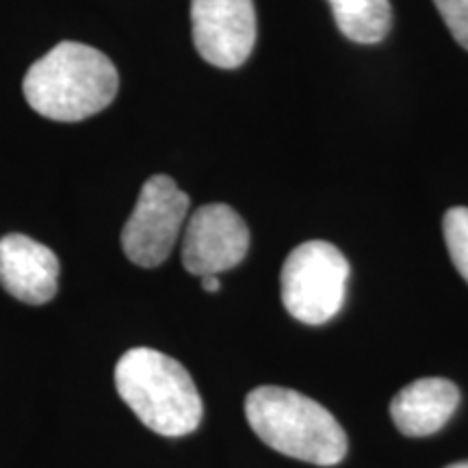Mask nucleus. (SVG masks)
<instances>
[{
  "instance_id": "1",
  "label": "nucleus",
  "mask_w": 468,
  "mask_h": 468,
  "mask_svg": "<svg viewBox=\"0 0 468 468\" xmlns=\"http://www.w3.org/2000/svg\"><path fill=\"white\" fill-rule=\"evenodd\" d=\"M120 76L107 55L79 42H61L28 68L27 102L55 122H80L113 102Z\"/></svg>"
},
{
  "instance_id": "2",
  "label": "nucleus",
  "mask_w": 468,
  "mask_h": 468,
  "mask_svg": "<svg viewBox=\"0 0 468 468\" xmlns=\"http://www.w3.org/2000/svg\"><path fill=\"white\" fill-rule=\"evenodd\" d=\"M254 434L273 452L317 466H335L347 455V434L330 410L280 386H261L245 399Z\"/></svg>"
},
{
  "instance_id": "3",
  "label": "nucleus",
  "mask_w": 468,
  "mask_h": 468,
  "mask_svg": "<svg viewBox=\"0 0 468 468\" xmlns=\"http://www.w3.org/2000/svg\"><path fill=\"white\" fill-rule=\"evenodd\" d=\"M115 388L137 419L156 434L186 436L202 423V397L189 371L161 351H126L115 365Z\"/></svg>"
},
{
  "instance_id": "4",
  "label": "nucleus",
  "mask_w": 468,
  "mask_h": 468,
  "mask_svg": "<svg viewBox=\"0 0 468 468\" xmlns=\"http://www.w3.org/2000/svg\"><path fill=\"white\" fill-rule=\"evenodd\" d=\"M349 262L336 245L306 241L284 261L280 289L282 303L292 319L321 325L335 319L347 292Z\"/></svg>"
},
{
  "instance_id": "5",
  "label": "nucleus",
  "mask_w": 468,
  "mask_h": 468,
  "mask_svg": "<svg viewBox=\"0 0 468 468\" xmlns=\"http://www.w3.org/2000/svg\"><path fill=\"white\" fill-rule=\"evenodd\" d=\"M189 207V196L169 176H152L122 230V248L128 261L145 269L165 262L178 241Z\"/></svg>"
},
{
  "instance_id": "6",
  "label": "nucleus",
  "mask_w": 468,
  "mask_h": 468,
  "mask_svg": "<svg viewBox=\"0 0 468 468\" xmlns=\"http://www.w3.org/2000/svg\"><path fill=\"white\" fill-rule=\"evenodd\" d=\"M193 44L204 61L234 69L256 44L254 0H191Z\"/></svg>"
},
{
  "instance_id": "7",
  "label": "nucleus",
  "mask_w": 468,
  "mask_h": 468,
  "mask_svg": "<svg viewBox=\"0 0 468 468\" xmlns=\"http://www.w3.org/2000/svg\"><path fill=\"white\" fill-rule=\"evenodd\" d=\"M250 248V230L228 204H207L186 221L183 265L193 276H219L237 267Z\"/></svg>"
},
{
  "instance_id": "8",
  "label": "nucleus",
  "mask_w": 468,
  "mask_h": 468,
  "mask_svg": "<svg viewBox=\"0 0 468 468\" xmlns=\"http://www.w3.org/2000/svg\"><path fill=\"white\" fill-rule=\"evenodd\" d=\"M58 259L27 234L0 239V284L16 300L42 306L57 295Z\"/></svg>"
},
{
  "instance_id": "9",
  "label": "nucleus",
  "mask_w": 468,
  "mask_h": 468,
  "mask_svg": "<svg viewBox=\"0 0 468 468\" xmlns=\"http://www.w3.org/2000/svg\"><path fill=\"white\" fill-rule=\"evenodd\" d=\"M460 403L458 386L444 378H420L393 397L390 417L406 436L436 434L453 417Z\"/></svg>"
},
{
  "instance_id": "10",
  "label": "nucleus",
  "mask_w": 468,
  "mask_h": 468,
  "mask_svg": "<svg viewBox=\"0 0 468 468\" xmlns=\"http://www.w3.org/2000/svg\"><path fill=\"white\" fill-rule=\"evenodd\" d=\"M345 37L356 44H378L393 25L388 0H327Z\"/></svg>"
},
{
  "instance_id": "11",
  "label": "nucleus",
  "mask_w": 468,
  "mask_h": 468,
  "mask_svg": "<svg viewBox=\"0 0 468 468\" xmlns=\"http://www.w3.org/2000/svg\"><path fill=\"white\" fill-rule=\"evenodd\" d=\"M442 232L452 262L460 271V276L468 282V208H449L442 219Z\"/></svg>"
},
{
  "instance_id": "12",
  "label": "nucleus",
  "mask_w": 468,
  "mask_h": 468,
  "mask_svg": "<svg viewBox=\"0 0 468 468\" xmlns=\"http://www.w3.org/2000/svg\"><path fill=\"white\" fill-rule=\"evenodd\" d=\"M434 5L455 42L468 50V0H434Z\"/></svg>"
},
{
  "instance_id": "13",
  "label": "nucleus",
  "mask_w": 468,
  "mask_h": 468,
  "mask_svg": "<svg viewBox=\"0 0 468 468\" xmlns=\"http://www.w3.org/2000/svg\"><path fill=\"white\" fill-rule=\"evenodd\" d=\"M219 276H204L202 278V289L207 292H218L219 291Z\"/></svg>"
},
{
  "instance_id": "14",
  "label": "nucleus",
  "mask_w": 468,
  "mask_h": 468,
  "mask_svg": "<svg viewBox=\"0 0 468 468\" xmlns=\"http://www.w3.org/2000/svg\"><path fill=\"white\" fill-rule=\"evenodd\" d=\"M444 468H468V462H455V464H449Z\"/></svg>"
}]
</instances>
